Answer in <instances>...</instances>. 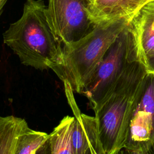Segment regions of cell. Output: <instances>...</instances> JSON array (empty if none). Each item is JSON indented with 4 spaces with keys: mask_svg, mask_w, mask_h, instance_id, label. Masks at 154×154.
<instances>
[{
    "mask_svg": "<svg viewBox=\"0 0 154 154\" xmlns=\"http://www.w3.org/2000/svg\"><path fill=\"white\" fill-rule=\"evenodd\" d=\"M128 62L125 28L107 51L82 91L81 94L87 98L94 112L111 91Z\"/></svg>",
    "mask_w": 154,
    "mask_h": 154,
    "instance_id": "4",
    "label": "cell"
},
{
    "mask_svg": "<svg viewBox=\"0 0 154 154\" xmlns=\"http://www.w3.org/2000/svg\"><path fill=\"white\" fill-rule=\"evenodd\" d=\"M147 73L140 62L129 61L111 91L94 111L105 154H116L124 149L132 113Z\"/></svg>",
    "mask_w": 154,
    "mask_h": 154,
    "instance_id": "2",
    "label": "cell"
},
{
    "mask_svg": "<svg viewBox=\"0 0 154 154\" xmlns=\"http://www.w3.org/2000/svg\"><path fill=\"white\" fill-rule=\"evenodd\" d=\"M146 68L147 72H154V54L150 55L147 58Z\"/></svg>",
    "mask_w": 154,
    "mask_h": 154,
    "instance_id": "14",
    "label": "cell"
},
{
    "mask_svg": "<svg viewBox=\"0 0 154 154\" xmlns=\"http://www.w3.org/2000/svg\"><path fill=\"white\" fill-rule=\"evenodd\" d=\"M90 150L91 154H97V153L95 152V150H94L91 147H90Z\"/></svg>",
    "mask_w": 154,
    "mask_h": 154,
    "instance_id": "17",
    "label": "cell"
},
{
    "mask_svg": "<svg viewBox=\"0 0 154 154\" xmlns=\"http://www.w3.org/2000/svg\"><path fill=\"white\" fill-rule=\"evenodd\" d=\"M87 154H91V152H90V150H89V151L87 153Z\"/></svg>",
    "mask_w": 154,
    "mask_h": 154,
    "instance_id": "19",
    "label": "cell"
},
{
    "mask_svg": "<svg viewBox=\"0 0 154 154\" xmlns=\"http://www.w3.org/2000/svg\"><path fill=\"white\" fill-rule=\"evenodd\" d=\"M116 154H154V143L147 148L140 150H130L123 149Z\"/></svg>",
    "mask_w": 154,
    "mask_h": 154,
    "instance_id": "13",
    "label": "cell"
},
{
    "mask_svg": "<svg viewBox=\"0 0 154 154\" xmlns=\"http://www.w3.org/2000/svg\"><path fill=\"white\" fill-rule=\"evenodd\" d=\"M73 116L64 117L49 134L51 154H73L72 130Z\"/></svg>",
    "mask_w": 154,
    "mask_h": 154,
    "instance_id": "11",
    "label": "cell"
},
{
    "mask_svg": "<svg viewBox=\"0 0 154 154\" xmlns=\"http://www.w3.org/2000/svg\"><path fill=\"white\" fill-rule=\"evenodd\" d=\"M88 1L90 4H94V3L96 1V0H88Z\"/></svg>",
    "mask_w": 154,
    "mask_h": 154,
    "instance_id": "18",
    "label": "cell"
},
{
    "mask_svg": "<svg viewBox=\"0 0 154 154\" xmlns=\"http://www.w3.org/2000/svg\"><path fill=\"white\" fill-rule=\"evenodd\" d=\"M150 0H96L88 6L91 20L96 25L131 17Z\"/></svg>",
    "mask_w": 154,
    "mask_h": 154,
    "instance_id": "9",
    "label": "cell"
},
{
    "mask_svg": "<svg viewBox=\"0 0 154 154\" xmlns=\"http://www.w3.org/2000/svg\"><path fill=\"white\" fill-rule=\"evenodd\" d=\"M35 154H51V146L49 141L48 140Z\"/></svg>",
    "mask_w": 154,
    "mask_h": 154,
    "instance_id": "15",
    "label": "cell"
},
{
    "mask_svg": "<svg viewBox=\"0 0 154 154\" xmlns=\"http://www.w3.org/2000/svg\"><path fill=\"white\" fill-rule=\"evenodd\" d=\"M126 29L128 61H139L146 67L147 58L154 54V1L138 10Z\"/></svg>",
    "mask_w": 154,
    "mask_h": 154,
    "instance_id": "7",
    "label": "cell"
},
{
    "mask_svg": "<svg viewBox=\"0 0 154 154\" xmlns=\"http://www.w3.org/2000/svg\"><path fill=\"white\" fill-rule=\"evenodd\" d=\"M25 125L22 118L0 116V154H14L19 136Z\"/></svg>",
    "mask_w": 154,
    "mask_h": 154,
    "instance_id": "10",
    "label": "cell"
},
{
    "mask_svg": "<svg viewBox=\"0 0 154 154\" xmlns=\"http://www.w3.org/2000/svg\"><path fill=\"white\" fill-rule=\"evenodd\" d=\"M88 0H48V21L63 45L79 41L94 29L88 13Z\"/></svg>",
    "mask_w": 154,
    "mask_h": 154,
    "instance_id": "5",
    "label": "cell"
},
{
    "mask_svg": "<svg viewBox=\"0 0 154 154\" xmlns=\"http://www.w3.org/2000/svg\"><path fill=\"white\" fill-rule=\"evenodd\" d=\"M128 22L121 19L96 24L92 31L82 39L63 46L61 57L51 70L74 93L81 94L92 73Z\"/></svg>",
    "mask_w": 154,
    "mask_h": 154,
    "instance_id": "3",
    "label": "cell"
},
{
    "mask_svg": "<svg viewBox=\"0 0 154 154\" xmlns=\"http://www.w3.org/2000/svg\"><path fill=\"white\" fill-rule=\"evenodd\" d=\"M43 0H26L22 16L3 34L4 43L22 64L35 69H51L61 57L63 44L47 17Z\"/></svg>",
    "mask_w": 154,
    "mask_h": 154,
    "instance_id": "1",
    "label": "cell"
},
{
    "mask_svg": "<svg viewBox=\"0 0 154 154\" xmlns=\"http://www.w3.org/2000/svg\"><path fill=\"white\" fill-rule=\"evenodd\" d=\"M7 0H0V16L3 11V8L7 2Z\"/></svg>",
    "mask_w": 154,
    "mask_h": 154,
    "instance_id": "16",
    "label": "cell"
},
{
    "mask_svg": "<svg viewBox=\"0 0 154 154\" xmlns=\"http://www.w3.org/2000/svg\"><path fill=\"white\" fill-rule=\"evenodd\" d=\"M63 84L67 100L74 117L72 130L73 154H87L90 147L97 154H105L99 140L95 117L81 112L72 88L68 84Z\"/></svg>",
    "mask_w": 154,
    "mask_h": 154,
    "instance_id": "8",
    "label": "cell"
},
{
    "mask_svg": "<svg viewBox=\"0 0 154 154\" xmlns=\"http://www.w3.org/2000/svg\"><path fill=\"white\" fill-rule=\"evenodd\" d=\"M49 137L48 134L32 129L27 125L19 136L14 154H35Z\"/></svg>",
    "mask_w": 154,
    "mask_h": 154,
    "instance_id": "12",
    "label": "cell"
},
{
    "mask_svg": "<svg viewBox=\"0 0 154 154\" xmlns=\"http://www.w3.org/2000/svg\"><path fill=\"white\" fill-rule=\"evenodd\" d=\"M154 143V72H147L131 117L124 149L140 150Z\"/></svg>",
    "mask_w": 154,
    "mask_h": 154,
    "instance_id": "6",
    "label": "cell"
},
{
    "mask_svg": "<svg viewBox=\"0 0 154 154\" xmlns=\"http://www.w3.org/2000/svg\"><path fill=\"white\" fill-rule=\"evenodd\" d=\"M150 1H154V0H150Z\"/></svg>",
    "mask_w": 154,
    "mask_h": 154,
    "instance_id": "20",
    "label": "cell"
}]
</instances>
